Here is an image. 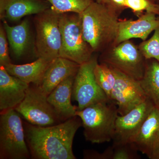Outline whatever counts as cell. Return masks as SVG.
<instances>
[{"mask_svg":"<svg viewBox=\"0 0 159 159\" xmlns=\"http://www.w3.org/2000/svg\"><path fill=\"white\" fill-rule=\"evenodd\" d=\"M98 62V57L93 55L89 61L80 66L72 92V97L78 102L77 111L110 100L95 79L94 69Z\"/></svg>","mask_w":159,"mask_h":159,"instance_id":"9c48e42d","label":"cell"},{"mask_svg":"<svg viewBox=\"0 0 159 159\" xmlns=\"http://www.w3.org/2000/svg\"><path fill=\"white\" fill-rule=\"evenodd\" d=\"M138 47L145 59H155L159 62V27L149 39L143 41Z\"/></svg>","mask_w":159,"mask_h":159,"instance_id":"603a6c76","label":"cell"},{"mask_svg":"<svg viewBox=\"0 0 159 159\" xmlns=\"http://www.w3.org/2000/svg\"><path fill=\"white\" fill-rule=\"evenodd\" d=\"M61 44L59 57L81 65L92 58L94 53L84 39L81 14L66 12L60 15Z\"/></svg>","mask_w":159,"mask_h":159,"instance_id":"277c9868","label":"cell"},{"mask_svg":"<svg viewBox=\"0 0 159 159\" xmlns=\"http://www.w3.org/2000/svg\"><path fill=\"white\" fill-rule=\"evenodd\" d=\"M76 116L81 119L84 135L88 142L102 144L113 140L116 120L119 116L114 101L109 100L89 106L77 111Z\"/></svg>","mask_w":159,"mask_h":159,"instance_id":"3957f363","label":"cell"},{"mask_svg":"<svg viewBox=\"0 0 159 159\" xmlns=\"http://www.w3.org/2000/svg\"><path fill=\"white\" fill-rule=\"evenodd\" d=\"M112 159H139L141 157L139 152L132 143H114Z\"/></svg>","mask_w":159,"mask_h":159,"instance_id":"d4e9b609","label":"cell"},{"mask_svg":"<svg viewBox=\"0 0 159 159\" xmlns=\"http://www.w3.org/2000/svg\"><path fill=\"white\" fill-rule=\"evenodd\" d=\"M95 2H97L100 3H104V0H94Z\"/></svg>","mask_w":159,"mask_h":159,"instance_id":"f1b7e54d","label":"cell"},{"mask_svg":"<svg viewBox=\"0 0 159 159\" xmlns=\"http://www.w3.org/2000/svg\"><path fill=\"white\" fill-rule=\"evenodd\" d=\"M3 26L11 52L16 58L20 59L25 54L31 44L30 23L25 19L17 25H9L7 21L3 20Z\"/></svg>","mask_w":159,"mask_h":159,"instance_id":"ac0fdd59","label":"cell"},{"mask_svg":"<svg viewBox=\"0 0 159 159\" xmlns=\"http://www.w3.org/2000/svg\"><path fill=\"white\" fill-rule=\"evenodd\" d=\"M120 14L104 3L95 1L81 13L84 36L94 53H102L114 45Z\"/></svg>","mask_w":159,"mask_h":159,"instance_id":"7a4b0ae2","label":"cell"},{"mask_svg":"<svg viewBox=\"0 0 159 159\" xmlns=\"http://www.w3.org/2000/svg\"><path fill=\"white\" fill-rule=\"evenodd\" d=\"M51 9L59 14L75 12L81 14L94 0H46Z\"/></svg>","mask_w":159,"mask_h":159,"instance_id":"7402d4cb","label":"cell"},{"mask_svg":"<svg viewBox=\"0 0 159 159\" xmlns=\"http://www.w3.org/2000/svg\"><path fill=\"white\" fill-rule=\"evenodd\" d=\"M60 15L50 8L34 16V52L37 58L53 61L59 57L61 44Z\"/></svg>","mask_w":159,"mask_h":159,"instance_id":"8992f818","label":"cell"},{"mask_svg":"<svg viewBox=\"0 0 159 159\" xmlns=\"http://www.w3.org/2000/svg\"><path fill=\"white\" fill-rule=\"evenodd\" d=\"M154 107L152 102L147 98L125 115H119L116 120L113 143H130Z\"/></svg>","mask_w":159,"mask_h":159,"instance_id":"8fae6325","label":"cell"},{"mask_svg":"<svg viewBox=\"0 0 159 159\" xmlns=\"http://www.w3.org/2000/svg\"><path fill=\"white\" fill-rule=\"evenodd\" d=\"M126 8L131 9L134 14L139 17L145 12L159 15V5L152 0H125Z\"/></svg>","mask_w":159,"mask_h":159,"instance_id":"cb8c5ba5","label":"cell"},{"mask_svg":"<svg viewBox=\"0 0 159 159\" xmlns=\"http://www.w3.org/2000/svg\"><path fill=\"white\" fill-rule=\"evenodd\" d=\"M20 114L11 109L0 115V159H28L31 154Z\"/></svg>","mask_w":159,"mask_h":159,"instance_id":"5b68a950","label":"cell"},{"mask_svg":"<svg viewBox=\"0 0 159 159\" xmlns=\"http://www.w3.org/2000/svg\"><path fill=\"white\" fill-rule=\"evenodd\" d=\"M15 110L32 125L46 127L64 122L54 110L39 86L31 84L25 97Z\"/></svg>","mask_w":159,"mask_h":159,"instance_id":"ba28073f","label":"cell"},{"mask_svg":"<svg viewBox=\"0 0 159 159\" xmlns=\"http://www.w3.org/2000/svg\"><path fill=\"white\" fill-rule=\"evenodd\" d=\"M25 140L33 159H76L73 150L75 134L82 125L78 116L57 125L42 126L23 122Z\"/></svg>","mask_w":159,"mask_h":159,"instance_id":"6da1fadb","label":"cell"},{"mask_svg":"<svg viewBox=\"0 0 159 159\" xmlns=\"http://www.w3.org/2000/svg\"><path fill=\"white\" fill-rule=\"evenodd\" d=\"M83 156L84 158L86 159H112V145L109 146L102 153L95 150H84Z\"/></svg>","mask_w":159,"mask_h":159,"instance_id":"4316f807","label":"cell"},{"mask_svg":"<svg viewBox=\"0 0 159 159\" xmlns=\"http://www.w3.org/2000/svg\"><path fill=\"white\" fill-rule=\"evenodd\" d=\"M152 1H153L154 2L159 5V0H152Z\"/></svg>","mask_w":159,"mask_h":159,"instance_id":"f546056e","label":"cell"},{"mask_svg":"<svg viewBox=\"0 0 159 159\" xmlns=\"http://www.w3.org/2000/svg\"><path fill=\"white\" fill-rule=\"evenodd\" d=\"M30 84L8 73L0 66V112L15 109L25 97Z\"/></svg>","mask_w":159,"mask_h":159,"instance_id":"5bb4252c","label":"cell"},{"mask_svg":"<svg viewBox=\"0 0 159 159\" xmlns=\"http://www.w3.org/2000/svg\"><path fill=\"white\" fill-rule=\"evenodd\" d=\"M103 3L120 14L124 9H127L125 6V0H104Z\"/></svg>","mask_w":159,"mask_h":159,"instance_id":"83f0119b","label":"cell"},{"mask_svg":"<svg viewBox=\"0 0 159 159\" xmlns=\"http://www.w3.org/2000/svg\"><path fill=\"white\" fill-rule=\"evenodd\" d=\"M53 61L38 58L33 62L25 64L16 65L12 63L5 68L9 74L27 83L40 86L46 70Z\"/></svg>","mask_w":159,"mask_h":159,"instance_id":"d6986e66","label":"cell"},{"mask_svg":"<svg viewBox=\"0 0 159 159\" xmlns=\"http://www.w3.org/2000/svg\"><path fill=\"white\" fill-rule=\"evenodd\" d=\"M80 65L72 61L58 57L50 64L39 86L47 96L60 83L71 76H75Z\"/></svg>","mask_w":159,"mask_h":159,"instance_id":"2e32d148","label":"cell"},{"mask_svg":"<svg viewBox=\"0 0 159 159\" xmlns=\"http://www.w3.org/2000/svg\"><path fill=\"white\" fill-rule=\"evenodd\" d=\"M75 76H71L65 80L48 96L49 103L64 121L76 116L77 107L71 103Z\"/></svg>","mask_w":159,"mask_h":159,"instance_id":"e0dca14e","label":"cell"},{"mask_svg":"<svg viewBox=\"0 0 159 159\" xmlns=\"http://www.w3.org/2000/svg\"><path fill=\"white\" fill-rule=\"evenodd\" d=\"M130 143L150 159H159V111L154 107Z\"/></svg>","mask_w":159,"mask_h":159,"instance_id":"7c38bea8","label":"cell"},{"mask_svg":"<svg viewBox=\"0 0 159 159\" xmlns=\"http://www.w3.org/2000/svg\"><path fill=\"white\" fill-rule=\"evenodd\" d=\"M51 7L46 0H0V17L3 20L17 22L25 16L39 14Z\"/></svg>","mask_w":159,"mask_h":159,"instance_id":"9a60e30c","label":"cell"},{"mask_svg":"<svg viewBox=\"0 0 159 159\" xmlns=\"http://www.w3.org/2000/svg\"><path fill=\"white\" fill-rule=\"evenodd\" d=\"M139 82L147 98L159 111V62L157 61L146 60L144 75Z\"/></svg>","mask_w":159,"mask_h":159,"instance_id":"ffe728a7","label":"cell"},{"mask_svg":"<svg viewBox=\"0 0 159 159\" xmlns=\"http://www.w3.org/2000/svg\"><path fill=\"white\" fill-rule=\"evenodd\" d=\"M111 68L116 75V80L111 100L116 104L119 115L122 116L148 98L139 80Z\"/></svg>","mask_w":159,"mask_h":159,"instance_id":"30bf717a","label":"cell"},{"mask_svg":"<svg viewBox=\"0 0 159 159\" xmlns=\"http://www.w3.org/2000/svg\"><path fill=\"white\" fill-rule=\"evenodd\" d=\"M99 61L140 81L145 72L146 59L138 46L130 39L102 52Z\"/></svg>","mask_w":159,"mask_h":159,"instance_id":"52a82bcc","label":"cell"},{"mask_svg":"<svg viewBox=\"0 0 159 159\" xmlns=\"http://www.w3.org/2000/svg\"><path fill=\"white\" fill-rule=\"evenodd\" d=\"M157 15L145 12L136 20L119 19L118 36L114 45L132 39L146 40L151 33L159 27V17Z\"/></svg>","mask_w":159,"mask_h":159,"instance_id":"4fadbf2b","label":"cell"},{"mask_svg":"<svg viewBox=\"0 0 159 159\" xmlns=\"http://www.w3.org/2000/svg\"><path fill=\"white\" fill-rule=\"evenodd\" d=\"M94 74L97 83L111 100L116 80L112 69L106 64L98 62L94 69Z\"/></svg>","mask_w":159,"mask_h":159,"instance_id":"44dd1931","label":"cell"},{"mask_svg":"<svg viewBox=\"0 0 159 159\" xmlns=\"http://www.w3.org/2000/svg\"><path fill=\"white\" fill-rule=\"evenodd\" d=\"M8 39L3 25L0 27V66L12 63L8 51Z\"/></svg>","mask_w":159,"mask_h":159,"instance_id":"484cf974","label":"cell"}]
</instances>
